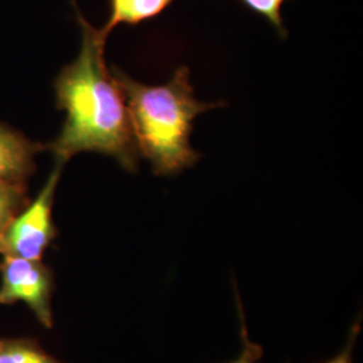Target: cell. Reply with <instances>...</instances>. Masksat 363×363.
I'll use <instances>...</instances> for the list:
<instances>
[{
  "label": "cell",
  "instance_id": "9c48e42d",
  "mask_svg": "<svg viewBox=\"0 0 363 363\" xmlns=\"http://www.w3.org/2000/svg\"><path fill=\"white\" fill-rule=\"evenodd\" d=\"M240 1L252 13H257L259 16L267 19L281 38H286L288 31L284 26L281 9L288 0H240Z\"/></svg>",
  "mask_w": 363,
  "mask_h": 363
},
{
  "label": "cell",
  "instance_id": "5b68a950",
  "mask_svg": "<svg viewBox=\"0 0 363 363\" xmlns=\"http://www.w3.org/2000/svg\"><path fill=\"white\" fill-rule=\"evenodd\" d=\"M42 147L0 124V181L23 183L34 171V156Z\"/></svg>",
  "mask_w": 363,
  "mask_h": 363
},
{
  "label": "cell",
  "instance_id": "7a4b0ae2",
  "mask_svg": "<svg viewBox=\"0 0 363 363\" xmlns=\"http://www.w3.org/2000/svg\"><path fill=\"white\" fill-rule=\"evenodd\" d=\"M112 76L124 96L140 155L157 177H174L193 167L199 154L190 143L195 118L220 104L194 97L190 70L181 66L164 85H144L113 67Z\"/></svg>",
  "mask_w": 363,
  "mask_h": 363
},
{
  "label": "cell",
  "instance_id": "3957f363",
  "mask_svg": "<svg viewBox=\"0 0 363 363\" xmlns=\"http://www.w3.org/2000/svg\"><path fill=\"white\" fill-rule=\"evenodd\" d=\"M62 163L55 162L50 177L33 203L23 208L0 238V255L26 259H40L57 235L52 223V203Z\"/></svg>",
  "mask_w": 363,
  "mask_h": 363
},
{
  "label": "cell",
  "instance_id": "8fae6325",
  "mask_svg": "<svg viewBox=\"0 0 363 363\" xmlns=\"http://www.w3.org/2000/svg\"><path fill=\"white\" fill-rule=\"evenodd\" d=\"M359 331H361V323L359 322H355V325H352L351 328L350 335H349V342L346 345V347L343 349V351L334 357L333 359L327 361L325 363H352V347L357 342V337L359 335Z\"/></svg>",
  "mask_w": 363,
  "mask_h": 363
},
{
  "label": "cell",
  "instance_id": "8992f818",
  "mask_svg": "<svg viewBox=\"0 0 363 363\" xmlns=\"http://www.w3.org/2000/svg\"><path fill=\"white\" fill-rule=\"evenodd\" d=\"M177 0H108L109 18L104 26L99 30L100 37L106 39L120 25L139 26L156 19L164 13Z\"/></svg>",
  "mask_w": 363,
  "mask_h": 363
},
{
  "label": "cell",
  "instance_id": "52a82bcc",
  "mask_svg": "<svg viewBox=\"0 0 363 363\" xmlns=\"http://www.w3.org/2000/svg\"><path fill=\"white\" fill-rule=\"evenodd\" d=\"M23 183L0 181V238L13 218L26 208Z\"/></svg>",
  "mask_w": 363,
  "mask_h": 363
},
{
  "label": "cell",
  "instance_id": "ba28073f",
  "mask_svg": "<svg viewBox=\"0 0 363 363\" xmlns=\"http://www.w3.org/2000/svg\"><path fill=\"white\" fill-rule=\"evenodd\" d=\"M0 363H62L26 340H0Z\"/></svg>",
  "mask_w": 363,
  "mask_h": 363
},
{
  "label": "cell",
  "instance_id": "30bf717a",
  "mask_svg": "<svg viewBox=\"0 0 363 363\" xmlns=\"http://www.w3.org/2000/svg\"><path fill=\"white\" fill-rule=\"evenodd\" d=\"M238 303V313L241 316V337L244 340V347L241 354L238 355V358H235L234 361L229 363H257L262 358V347L259 345H256L255 342H252L247 337V325H245V318H244V312L240 300H237Z\"/></svg>",
  "mask_w": 363,
  "mask_h": 363
},
{
  "label": "cell",
  "instance_id": "277c9868",
  "mask_svg": "<svg viewBox=\"0 0 363 363\" xmlns=\"http://www.w3.org/2000/svg\"><path fill=\"white\" fill-rule=\"evenodd\" d=\"M1 286L0 306L25 303L34 312L39 323L52 327V276L40 259L3 256L0 264Z\"/></svg>",
  "mask_w": 363,
  "mask_h": 363
},
{
  "label": "cell",
  "instance_id": "6da1fadb",
  "mask_svg": "<svg viewBox=\"0 0 363 363\" xmlns=\"http://www.w3.org/2000/svg\"><path fill=\"white\" fill-rule=\"evenodd\" d=\"M74 4V1H73ZM81 49L54 81L58 109L66 113L60 136L49 144L57 163L81 152H99L136 171L140 152L124 96L105 64L104 39L78 10Z\"/></svg>",
  "mask_w": 363,
  "mask_h": 363
}]
</instances>
